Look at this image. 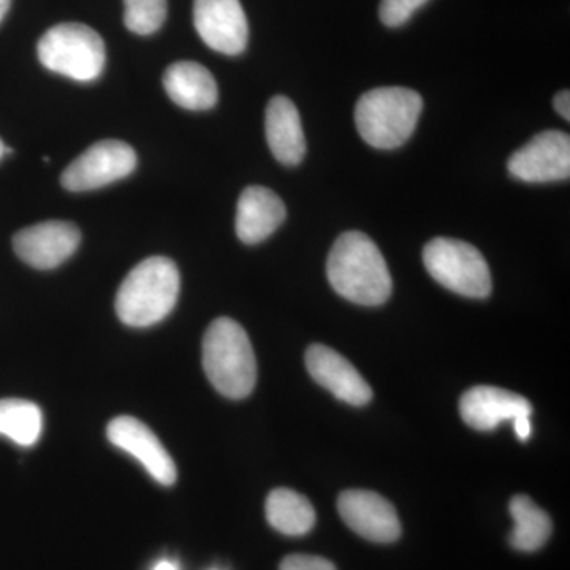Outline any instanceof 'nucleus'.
<instances>
[{
    "label": "nucleus",
    "mask_w": 570,
    "mask_h": 570,
    "mask_svg": "<svg viewBox=\"0 0 570 570\" xmlns=\"http://www.w3.org/2000/svg\"><path fill=\"white\" fill-rule=\"evenodd\" d=\"M326 276L336 294L356 305H384L392 295L387 262L362 232H346L336 239L326 261Z\"/></svg>",
    "instance_id": "1"
},
{
    "label": "nucleus",
    "mask_w": 570,
    "mask_h": 570,
    "mask_svg": "<svg viewBox=\"0 0 570 570\" xmlns=\"http://www.w3.org/2000/svg\"><path fill=\"white\" fill-rule=\"evenodd\" d=\"M178 266L167 257H149L135 266L116 295V313L122 324L146 328L159 324L178 302Z\"/></svg>",
    "instance_id": "2"
},
{
    "label": "nucleus",
    "mask_w": 570,
    "mask_h": 570,
    "mask_svg": "<svg viewBox=\"0 0 570 570\" xmlns=\"http://www.w3.org/2000/svg\"><path fill=\"white\" fill-rule=\"evenodd\" d=\"M204 370L213 387L230 400L249 396L257 382V362L249 336L238 322L219 317L206 330Z\"/></svg>",
    "instance_id": "3"
},
{
    "label": "nucleus",
    "mask_w": 570,
    "mask_h": 570,
    "mask_svg": "<svg viewBox=\"0 0 570 570\" xmlns=\"http://www.w3.org/2000/svg\"><path fill=\"white\" fill-rule=\"evenodd\" d=\"M422 110V96L412 89L376 88L356 104V130L373 148L396 149L414 134Z\"/></svg>",
    "instance_id": "4"
},
{
    "label": "nucleus",
    "mask_w": 570,
    "mask_h": 570,
    "mask_svg": "<svg viewBox=\"0 0 570 570\" xmlns=\"http://www.w3.org/2000/svg\"><path fill=\"white\" fill-rule=\"evenodd\" d=\"M37 52L48 70L82 82L97 80L107 61L102 37L81 22H62L45 32Z\"/></svg>",
    "instance_id": "5"
},
{
    "label": "nucleus",
    "mask_w": 570,
    "mask_h": 570,
    "mask_svg": "<svg viewBox=\"0 0 570 570\" xmlns=\"http://www.w3.org/2000/svg\"><path fill=\"white\" fill-rule=\"evenodd\" d=\"M423 264L436 283L468 298L491 294L489 264L474 246L453 238H434L423 249Z\"/></svg>",
    "instance_id": "6"
},
{
    "label": "nucleus",
    "mask_w": 570,
    "mask_h": 570,
    "mask_svg": "<svg viewBox=\"0 0 570 570\" xmlns=\"http://www.w3.org/2000/svg\"><path fill=\"white\" fill-rule=\"evenodd\" d=\"M137 167L132 146L102 140L86 149L63 170L62 186L70 193H88L129 176Z\"/></svg>",
    "instance_id": "7"
},
{
    "label": "nucleus",
    "mask_w": 570,
    "mask_h": 570,
    "mask_svg": "<svg viewBox=\"0 0 570 570\" xmlns=\"http://www.w3.org/2000/svg\"><path fill=\"white\" fill-rule=\"evenodd\" d=\"M508 168L513 178L524 183L564 181L570 176V138L560 130L535 135L513 153Z\"/></svg>",
    "instance_id": "8"
},
{
    "label": "nucleus",
    "mask_w": 570,
    "mask_h": 570,
    "mask_svg": "<svg viewBox=\"0 0 570 570\" xmlns=\"http://www.w3.org/2000/svg\"><path fill=\"white\" fill-rule=\"evenodd\" d=\"M194 24L214 51L238 56L246 50L249 26L239 0H194Z\"/></svg>",
    "instance_id": "9"
},
{
    "label": "nucleus",
    "mask_w": 570,
    "mask_h": 570,
    "mask_svg": "<svg viewBox=\"0 0 570 570\" xmlns=\"http://www.w3.org/2000/svg\"><path fill=\"white\" fill-rule=\"evenodd\" d=\"M81 234L77 225L48 220L22 228L13 238L14 253L24 264L37 269L62 265L78 249Z\"/></svg>",
    "instance_id": "10"
},
{
    "label": "nucleus",
    "mask_w": 570,
    "mask_h": 570,
    "mask_svg": "<svg viewBox=\"0 0 570 570\" xmlns=\"http://www.w3.org/2000/svg\"><path fill=\"white\" fill-rule=\"evenodd\" d=\"M337 510L352 531L371 542L392 543L401 535L395 508L374 491H344L337 499Z\"/></svg>",
    "instance_id": "11"
},
{
    "label": "nucleus",
    "mask_w": 570,
    "mask_h": 570,
    "mask_svg": "<svg viewBox=\"0 0 570 570\" xmlns=\"http://www.w3.org/2000/svg\"><path fill=\"white\" fill-rule=\"evenodd\" d=\"M107 436L115 448L132 455L160 485H174L178 475L175 461L140 420L127 415L116 417L108 425Z\"/></svg>",
    "instance_id": "12"
},
{
    "label": "nucleus",
    "mask_w": 570,
    "mask_h": 570,
    "mask_svg": "<svg viewBox=\"0 0 570 570\" xmlns=\"http://www.w3.org/2000/svg\"><path fill=\"white\" fill-rule=\"evenodd\" d=\"M306 366L318 385L344 403L365 406L373 397V390L356 367L340 352L324 344H314L307 348Z\"/></svg>",
    "instance_id": "13"
},
{
    "label": "nucleus",
    "mask_w": 570,
    "mask_h": 570,
    "mask_svg": "<svg viewBox=\"0 0 570 570\" xmlns=\"http://www.w3.org/2000/svg\"><path fill=\"white\" fill-rule=\"evenodd\" d=\"M461 419L478 431L494 430L502 422L531 417L532 406L527 397L509 390L479 385L468 390L460 400Z\"/></svg>",
    "instance_id": "14"
},
{
    "label": "nucleus",
    "mask_w": 570,
    "mask_h": 570,
    "mask_svg": "<svg viewBox=\"0 0 570 570\" xmlns=\"http://www.w3.org/2000/svg\"><path fill=\"white\" fill-rule=\"evenodd\" d=\"M285 205L279 195L262 186H249L236 206V235L245 245H258L275 234L285 220Z\"/></svg>",
    "instance_id": "15"
},
{
    "label": "nucleus",
    "mask_w": 570,
    "mask_h": 570,
    "mask_svg": "<svg viewBox=\"0 0 570 570\" xmlns=\"http://www.w3.org/2000/svg\"><path fill=\"white\" fill-rule=\"evenodd\" d=\"M265 130L269 149L281 164L298 165L305 159L306 140L302 118L291 99L276 96L269 100Z\"/></svg>",
    "instance_id": "16"
},
{
    "label": "nucleus",
    "mask_w": 570,
    "mask_h": 570,
    "mask_svg": "<svg viewBox=\"0 0 570 570\" xmlns=\"http://www.w3.org/2000/svg\"><path fill=\"white\" fill-rule=\"evenodd\" d=\"M164 86L168 97L184 110H212L219 97L212 71L198 62L181 61L168 67Z\"/></svg>",
    "instance_id": "17"
},
{
    "label": "nucleus",
    "mask_w": 570,
    "mask_h": 570,
    "mask_svg": "<svg viewBox=\"0 0 570 570\" xmlns=\"http://www.w3.org/2000/svg\"><path fill=\"white\" fill-rule=\"evenodd\" d=\"M266 520L285 535H305L316 524V510L309 499L294 490L277 489L266 498Z\"/></svg>",
    "instance_id": "18"
},
{
    "label": "nucleus",
    "mask_w": 570,
    "mask_h": 570,
    "mask_svg": "<svg viewBox=\"0 0 570 570\" xmlns=\"http://www.w3.org/2000/svg\"><path fill=\"white\" fill-rule=\"evenodd\" d=\"M509 510L515 521V528L510 534V546L524 553L542 549L553 530L549 513L524 494L512 498Z\"/></svg>",
    "instance_id": "19"
},
{
    "label": "nucleus",
    "mask_w": 570,
    "mask_h": 570,
    "mask_svg": "<svg viewBox=\"0 0 570 570\" xmlns=\"http://www.w3.org/2000/svg\"><path fill=\"white\" fill-rule=\"evenodd\" d=\"M43 431V414L36 403L26 400H0V436L21 448H32Z\"/></svg>",
    "instance_id": "20"
},
{
    "label": "nucleus",
    "mask_w": 570,
    "mask_h": 570,
    "mask_svg": "<svg viewBox=\"0 0 570 570\" xmlns=\"http://www.w3.org/2000/svg\"><path fill=\"white\" fill-rule=\"evenodd\" d=\"M167 20V0H124V22L137 36H151Z\"/></svg>",
    "instance_id": "21"
},
{
    "label": "nucleus",
    "mask_w": 570,
    "mask_h": 570,
    "mask_svg": "<svg viewBox=\"0 0 570 570\" xmlns=\"http://www.w3.org/2000/svg\"><path fill=\"white\" fill-rule=\"evenodd\" d=\"M428 0H382L379 17L389 28H400Z\"/></svg>",
    "instance_id": "22"
},
{
    "label": "nucleus",
    "mask_w": 570,
    "mask_h": 570,
    "mask_svg": "<svg viewBox=\"0 0 570 570\" xmlns=\"http://www.w3.org/2000/svg\"><path fill=\"white\" fill-rule=\"evenodd\" d=\"M279 570H336L333 562L309 554H292L281 562Z\"/></svg>",
    "instance_id": "23"
},
{
    "label": "nucleus",
    "mask_w": 570,
    "mask_h": 570,
    "mask_svg": "<svg viewBox=\"0 0 570 570\" xmlns=\"http://www.w3.org/2000/svg\"><path fill=\"white\" fill-rule=\"evenodd\" d=\"M554 108L566 121H570V92L561 91L554 97Z\"/></svg>",
    "instance_id": "24"
},
{
    "label": "nucleus",
    "mask_w": 570,
    "mask_h": 570,
    "mask_svg": "<svg viewBox=\"0 0 570 570\" xmlns=\"http://www.w3.org/2000/svg\"><path fill=\"white\" fill-rule=\"evenodd\" d=\"M513 426H515V433L521 441H528L531 436V420L530 417H520L513 422Z\"/></svg>",
    "instance_id": "25"
},
{
    "label": "nucleus",
    "mask_w": 570,
    "mask_h": 570,
    "mask_svg": "<svg viewBox=\"0 0 570 570\" xmlns=\"http://www.w3.org/2000/svg\"><path fill=\"white\" fill-rule=\"evenodd\" d=\"M153 570H181L179 569L178 562L174 560H160L159 562H156V566H154Z\"/></svg>",
    "instance_id": "26"
},
{
    "label": "nucleus",
    "mask_w": 570,
    "mask_h": 570,
    "mask_svg": "<svg viewBox=\"0 0 570 570\" xmlns=\"http://www.w3.org/2000/svg\"><path fill=\"white\" fill-rule=\"evenodd\" d=\"M11 0H0V21L6 17L7 11L10 9Z\"/></svg>",
    "instance_id": "27"
},
{
    "label": "nucleus",
    "mask_w": 570,
    "mask_h": 570,
    "mask_svg": "<svg viewBox=\"0 0 570 570\" xmlns=\"http://www.w3.org/2000/svg\"><path fill=\"white\" fill-rule=\"evenodd\" d=\"M3 156H6V145L0 140V159H2Z\"/></svg>",
    "instance_id": "28"
},
{
    "label": "nucleus",
    "mask_w": 570,
    "mask_h": 570,
    "mask_svg": "<svg viewBox=\"0 0 570 570\" xmlns=\"http://www.w3.org/2000/svg\"><path fill=\"white\" fill-rule=\"evenodd\" d=\"M214 570H217V569H214Z\"/></svg>",
    "instance_id": "29"
}]
</instances>
